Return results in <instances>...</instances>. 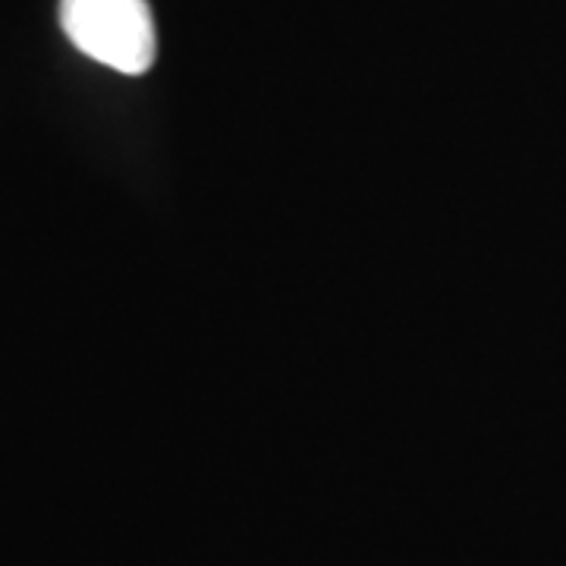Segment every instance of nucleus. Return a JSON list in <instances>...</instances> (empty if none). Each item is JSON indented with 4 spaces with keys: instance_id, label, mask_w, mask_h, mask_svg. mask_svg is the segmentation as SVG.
<instances>
[{
    "instance_id": "1",
    "label": "nucleus",
    "mask_w": 566,
    "mask_h": 566,
    "mask_svg": "<svg viewBox=\"0 0 566 566\" xmlns=\"http://www.w3.org/2000/svg\"><path fill=\"white\" fill-rule=\"evenodd\" d=\"M66 39L126 76L151 70L158 57V35L148 0H61Z\"/></svg>"
}]
</instances>
